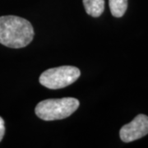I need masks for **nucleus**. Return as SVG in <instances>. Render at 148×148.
I'll return each mask as SVG.
<instances>
[{
  "label": "nucleus",
  "mask_w": 148,
  "mask_h": 148,
  "mask_svg": "<svg viewBox=\"0 0 148 148\" xmlns=\"http://www.w3.org/2000/svg\"><path fill=\"white\" fill-rule=\"evenodd\" d=\"M86 13L93 17H98L105 10V0H82Z\"/></svg>",
  "instance_id": "nucleus-5"
},
{
  "label": "nucleus",
  "mask_w": 148,
  "mask_h": 148,
  "mask_svg": "<svg viewBox=\"0 0 148 148\" xmlns=\"http://www.w3.org/2000/svg\"><path fill=\"white\" fill-rule=\"evenodd\" d=\"M148 134V116L138 114L129 123L123 125L119 131L123 142L131 143L145 137Z\"/></svg>",
  "instance_id": "nucleus-4"
},
{
  "label": "nucleus",
  "mask_w": 148,
  "mask_h": 148,
  "mask_svg": "<svg viewBox=\"0 0 148 148\" xmlns=\"http://www.w3.org/2000/svg\"><path fill=\"white\" fill-rule=\"evenodd\" d=\"M81 75L77 68L73 66H61L45 71L40 77V83L49 89L56 90L73 84Z\"/></svg>",
  "instance_id": "nucleus-3"
},
{
  "label": "nucleus",
  "mask_w": 148,
  "mask_h": 148,
  "mask_svg": "<svg viewBox=\"0 0 148 148\" xmlns=\"http://www.w3.org/2000/svg\"><path fill=\"white\" fill-rule=\"evenodd\" d=\"M34 37L30 21L16 16H0V44L19 49L28 45Z\"/></svg>",
  "instance_id": "nucleus-1"
},
{
  "label": "nucleus",
  "mask_w": 148,
  "mask_h": 148,
  "mask_svg": "<svg viewBox=\"0 0 148 148\" xmlns=\"http://www.w3.org/2000/svg\"><path fill=\"white\" fill-rule=\"evenodd\" d=\"M111 14L114 17H122L127 8V0H109Z\"/></svg>",
  "instance_id": "nucleus-6"
},
{
  "label": "nucleus",
  "mask_w": 148,
  "mask_h": 148,
  "mask_svg": "<svg viewBox=\"0 0 148 148\" xmlns=\"http://www.w3.org/2000/svg\"><path fill=\"white\" fill-rule=\"evenodd\" d=\"M5 132V126H4V121L3 119L0 117V142L3 140V138L4 136Z\"/></svg>",
  "instance_id": "nucleus-7"
},
{
  "label": "nucleus",
  "mask_w": 148,
  "mask_h": 148,
  "mask_svg": "<svg viewBox=\"0 0 148 148\" xmlns=\"http://www.w3.org/2000/svg\"><path fill=\"white\" fill-rule=\"evenodd\" d=\"M79 105V101L73 97L48 99L40 102L36 107L35 112L43 120H58L72 115L78 109Z\"/></svg>",
  "instance_id": "nucleus-2"
}]
</instances>
